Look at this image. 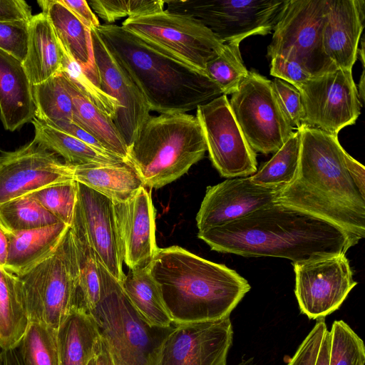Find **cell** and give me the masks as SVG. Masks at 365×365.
<instances>
[{
	"label": "cell",
	"instance_id": "ac0fdd59",
	"mask_svg": "<svg viewBox=\"0 0 365 365\" xmlns=\"http://www.w3.org/2000/svg\"><path fill=\"white\" fill-rule=\"evenodd\" d=\"M82 227L98 261L122 282L123 257L114 202L106 196L78 182L73 219Z\"/></svg>",
	"mask_w": 365,
	"mask_h": 365
},
{
	"label": "cell",
	"instance_id": "3957f363",
	"mask_svg": "<svg viewBox=\"0 0 365 365\" xmlns=\"http://www.w3.org/2000/svg\"><path fill=\"white\" fill-rule=\"evenodd\" d=\"M148 269L175 325L230 317L251 289L234 269L178 246L158 248Z\"/></svg>",
	"mask_w": 365,
	"mask_h": 365
},
{
	"label": "cell",
	"instance_id": "7dc6e473",
	"mask_svg": "<svg viewBox=\"0 0 365 365\" xmlns=\"http://www.w3.org/2000/svg\"><path fill=\"white\" fill-rule=\"evenodd\" d=\"M89 30L98 29L101 24L88 1L85 0H58Z\"/></svg>",
	"mask_w": 365,
	"mask_h": 365
},
{
	"label": "cell",
	"instance_id": "b9f144b4",
	"mask_svg": "<svg viewBox=\"0 0 365 365\" xmlns=\"http://www.w3.org/2000/svg\"><path fill=\"white\" fill-rule=\"evenodd\" d=\"M29 27V21H0V49L21 63L27 55Z\"/></svg>",
	"mask_w": 365,
	"mask_h": 365
},
{
	"label": "cell",
	"instance_id": "816d5d0a",
	"mask_svg": "<svg viewBox=\"0 0 365 365\" xmlns=\"http://www.w3.org/2000/svg\"><path fill=\"white\" fill-rule=\"evenodd\" d=\"M2 365H24L16 347L9 349H1Z\"/></svg>",
	"mask_w": 365,
	"mask_h": 365
},
{
	"label": "cell",
	"instance_id": "52a82bcc",
	"mask_svg": "<svg viewBox=\"0 0 365 365\" xmlns=\"http://www.w3.org/2000/svg\"><path fill=\"white\" fill-rule=\"evenodd\" d=\"M19 277L29 323L57 330L80 305L78 260L70 227L52 255Z\"/></svg>",
	"mask_w": 365,
	"mask_h": 365
},
{
	"label": "cell",
	"instance_id": "8fae6325",
	"mask_svg": "<svg viewBox=\"0 0 365 365\" xmlns=\"http://www.w3.org/2000/svg\"><path fill=\"white\" fill-rule=\"evenodd\" d=\"M229 104L250 148L255 153H274L293 133V128L273 91L272 81L249 71Z\"/></svg>",
	"mask_w": 365,
	"mask_h": 365
},
{
	"label": "cell",
	"instance_id": "2e32d148",
	"mask_svg": "<svg viewBox=\"0 0 365 365\" xmlns=\"http://www.w3.org/2000/svg\"><path fill=\"white\" fill-rule=\"evenodd\" d=\"M75 180L73 165L34 139L0 156V205L45 187Z\"/></svg>",
	"mask_w": 365,
	"mask_h": 365
},
{
	"label": "cell",
	"instance_id": "d4e9b609",
	"mask_svg": "<svg viewBox=\"0 0 365 365\" xmlns=\"http://www.w3.org/2000/svg\"><path fill=\"white\" fill-rule=\"evenodd\" d=\"M38 4L48 18L62 50L94 76L91 31L58 0H40Z\"/></svg>",
	"mask_w": 365,
	"mask_h": 365
},
{
	"label": "cell",
	"instance_id": "11a10c76",
	"mask_svg": "<svg viewBox=\"0 0 365 365\" xmlns=\"http://www.w3.org/2000/svg\"><path fill=\"white\" fill-rule=\"evenodd\" d=\"M238 365H255L252 364V360H248V361H243L240 364H239Z\"/></svg>",
	"mask_w": 365,
	"mask_h": 365
},
{
	"label": "cell",
	"instance_id": "e0dca14e",
	"mask_svg": "<svg viewBox=\"0 0 365 365\" xmlns=\"http://www.w3.org/2000/svg\"><path fill=\"white\" fill-rule=\"evenodd\" d=\"M91 35L98 84L117 101L118 107L113 123L129 148L150 115V108L130 76L107 48L97 29H92Z\"/></svg>",
	"mask_w": 365,
	"mask_h": 365
},
{
	"label": "cell",
	"instance_id": "30bf717a",
	"mask_svg": "<svg viewBox=\"0 0 365 365\" xmlns=\"http://www.w3.org/2000/svg\"><path fill=\"white\" fill-rule=\"evenodd\" d=\"M287 0H169L166 11L200 21L224 43L270 34Z\"/></svg>",
	"mask_w": 365,
	"mask_h": 365
},
{
	"label": "cell",
	"instance_id": "7c38bea8",
	"mask_svg": "<svg viewBox=\"0 0 365 365\" xmlns=\"http://www.w3.org/2000/svg\"><path fill=\"white\" fill-rule=\"evenodd\" d=\"M297 88L303 106L302 125L338 136L361 114L363 103L351 71L337 68L312 77Z\"/></svg>",
	"mask_w": 365,
	"mask_h": 365
},
{
	"label": "cell",
	"instance_id": "d6a6232c",
	"mask_svg": "<svg viewBox=\"0 0 365 365\" xmlns=\"http://www.w3.org/2000/svg\"><path fill=\"white\" fill-rule=\"evenodd\" d=\"M60 222L61 221L46 210L31 193L0 205V227L5 232L32 230Z\"/></svg>",
	"mask_w": 365,
	"mask_h": 365
},
{
	"label": "cell",
	"instance_id": "9a60e30c",
	"mask_svg": "<svg viewBox=\"0 0 365 365\" xmlns=\"http://www.w3.org/2000/svg\"><path fill=\"white\" fill-rule=\"evenodd\" d=\"M233 336L230 317L175 325L155 351L156 365H227Z\"/></svg>",
	"mask_w": 365,
	"mask_h": 365
},
{
	"label": "cell",
	"instance_id": "1f68e13d",
	"mask_svg": "<svg viewBox=\"0 0 365 365\" xmlns=\"http://www.w3.org/2000/svg\"><path fill=\"white\" fill-rule=\"evenodd\" d=\"M70 228L78 260L80 305L90 312L95 309L101 298L98 259L81 225L73 220Z\"/></svg>",
	"mask_w": 365,
	"mask_h": 365
},
{
	"label": "cell",
	"instance_id": "ee69618b",
	"mask_svg": "<svg viewBox=\"0 0 365 365\" xmlns=\"http://www.w3.org/2000/svg\"><path fill=\"white\" fill-rule=\"evenodd\" d=\"M327 330L324 319H317L287 365H314L322 339Z\"/></svg>",
	"mask_w": 365,
	"mask_h": 365
},
{
	"label": "cell",
	"instance_id": "9c48e42d",
	"mask_svg": "<svg viewBox=\"0 0 365 365\" xmlns=\"http://www.w3.org/2000/svg\"><path fill=\"white\" fill-rule=\"evenodd\" d=\"M327 11V0H287L273 29L267 56L295 58L313 77L336 70L322 44Z\"/></svg>",
	"mask_w": 365,
	"mask_h": 365
},
{
	"label": "cell",
	"instance_id": "ffe728a7",
	"mask_svg": "<svg viewBox=\"0 0 365 365\" xmlns=\"http://www.w3.org/2000/svg\"><path fill=\"white\" fill-rule=\"evenodd\" d=\"M123 262L130 269L146 268L158 249L151 193L143 186L128 200L114 202Z\"/></svg>",
	"mask_w": 365,
	"mask_h": 365
},
{
	"label": "cell",
	"instance_id": "9f6ffc18",
	"mask_svg": "<svg viewBox=\"0 0 365 365\" xmlns=\"http://www.w3.org/2000/svg\"><path fill=\"white\" fill-rule=\"evenodd\" d=\"M87 365H96L95 356L88 361Z\"/></svg>",
	"mask_w": 365,
	"mask_h": 365
},
{
	"label": "cell",
	"instance_id": "f546056e",
	"mask_svg": "<svg viewBox=\"0 0 365 365\" xmlns=\"http://www.w3.org/2000/svg\"><path fill=\"white\" fill-rule=\"evenodd\" d=\"M29 320L19 277L0 265V348L16 347Z\"/></svg>",
	"mask_w": 365,
	"mask_h": 365
},
{
	"label": "cell",
	"instance_id": "484cf974",
	"mask_svg": "<svg viewBox=\"0 0 365 365\" xmlns=\"http://www.w3.org/2000/svg\"><path fill=\"white\" fill-rule=\"evenodd\" d=\"M29 31V48L22 63L31 84L36 85L60 73L63 50L43 13L32 16Z\"/></svg>",
	"mask_w": 365,
	"mask_h": 365
},
{
	"label": "cell",
	"instance_id": "c3c4849f",
	"mask_svg": "<svg viewBox=\"0 0 365 365\" xmlns=\"http://www.w3.org/2000/svg\"><path fill=\"white\" fill-rule=\"evenodd\" d=\"M44 123L78 138L95 149L108 153L91 134L72 121L60 120Z\"/></svg>",
	"mask_w": 365,
	"mask_h": 365
},
{
	"label": "cell",
	"instance_id": "6f0895ef",
	"mask_svg": "<svg viewBox=\"0 0 365 365\" xmlns=\"http://www.w3.org/2000/svg\"><path fill=\"white\" fill-rule=\"evenodd\" d=\"M0 365H2V364H1V350H0Z\"/></svg>",
	"mask_w": 365,
	"mask_h": 365
},
{
	"label": "cell",
	"instance_id": "e575fe53",
	"mask_svg": "<svg viewBox=\"0 0 365 365\" xmlns=\"http://www.w3.org/2000/svg\"><path fill=\"white\" fill-rule=\"evenodd\" d=\"M36 107L35 118L43 122L72 121V99L60 73L36 85H32Z\"/></svg>",
	"mask_w": 365,
	"mask_h": 365
},
{
	"label": "cell",
	"instance_id": "f6af8a7d",
	"mask_svg": "<svg viewBox=\"0 0 365 365\" xmlns=\"http://www.w3.org/2000/svg\"><path fill=\"white\" fill-rule=\"evenodd\" d=\"M270 74L298 88L313 76L297 59L275 56L271 58Z\"/></svg>",
	"mask_w": 365,
	"mask_h": 365
},
{
	"label": "cell",
	"instance_id": "8d00e7d4",
	"mask_svg": "<svg viewBox=\"0 0 365 365\" xmlns=\"http://www.w3.org/2000/svg\"><path fill=\"white\" fill-rule=\"evenodd\" d=\"M205 72L223 95L234 93L249 73L242 58L240 43H225L222 51L207 63Z\"/></svg>",
	"mask_w": 365,
	"mask_h": 365
},
{
	"label": "cell",
	"instance_id": "ab89813d",
	"mask_svg": "<svg viewBox=\"0 0 365 365\" xmlns=\"http://www.w3.org/2000/svg\"><path fill=\"white\" fill-rule=\"evenodd\" d=\"M31 195L60 221L71 226L77 201L78 182L69 180L53 184Z\"/></svg>",
	"mask_w": 365,
	"mask_h": 365
},
{
	"label": "cell",
	"instance_id": "681fc988",
	"mask_svg": "<svg viewBox=\"0 0 365 365\" xmlns=\"http://www.w3.org/2000/svg\"><path fill=\"white\" fill-rule=\"evenodd\" d=\"M95 358L96 365H115L107 343L101 335L96 350Z\"/></svg>",
	"mask_w": 365,
	"mask_h": 365
},
{
	"label": "cell",
	"instance_id": "8992f818",
	"mask_svg": "<svg viewBox=\"0 0 365 365\" xmlns=\"http://www.w3.org/2000/svg\"><path fill=\"white\" fill-rule=\"evenodd\" d=\"M98 259V258H97ZM101 298L89 313L96 320L115 365H148L150 355L172 327L148 326L117 280L98 259Z\"/></svg>",
	"mask_w": 365,
	"mask_h": 365
},
{
	"label": "cell",
	"instance_id": "5b68a950",
	"mask_svg": "<svg viewBox=\"0 0 365 365\" xmlns=\"http://www.w3.org/2000/svg\"><path fill=\"white\" fill-rule=\"evenodd\" d=\"M207 146L200 123L187 113L150 115L128 148V161L145 187L160 188L186 173Z\"/></svg>",
	"mask_w": 365,
	"mask_h": 365
},
{
	"label": "cell",
	"instance_id": "ba28073f",
	"mask_svg": "<svg viewBox=\"0 0 365 365\" xmlns=\"http://www.w3.org/2000/svg\"><path fill=\"white\" fill-rule=\"evenodd\" d=\"M121 26L150 47L205 76L207 63L225 48L211 30L187 14L164 10L127 18Z\"/></svg>",
	"mask_w": 365,
	"mask_h": 365
},
{
	"label": "cell",
	"instance_id": "6da1fadb",
	"mask_svg": "<svg viewBox=\"0 0 365 365\" xmlns=\"http://www.w3.org/2000/svg\"><path fill=\"white\" fill-rule=\"evenodd\" d=\"M297 174L279 188L276 202L337 225L358 241L365 237V168L338 136L302 125Z\"/></svg>",
	"mask_w": 365,
	"mask_h": 365
},
{
	"label": "cell",
	"instance_id": "60d3db41",
	"mask_svg": "<svg viewBox=\"0 0 365 365\" xmlns=\"http://www.w3.org/2000/svg\"><path fill=\"white\" fill-rule=\"evenodd\" d=\"M88 5L107 24L125 16L137 17L164 11L162 0H90Z\"/></svg>",
	"mask_w": 365,
	"mask_h": 365
},
{
	"label": "cell",
	"instance_id": "4316f807",
	"mask_svg": "<svg viewBox=\"0 0 365 365\" xmlns=\"http://www.w3.org/2000/svg\"><path fill=\"white\" fill-rule=\"evenodd\" d=\"M74 180L106 196L113 202L133 197L144 182L129 161L111 165H73Z\"/></svg>",
	"mask_w": 365,
	"mask_h": 365
},
{
	"label": "cell",
	"instance_id": "44dd1931",
	"mask_svg": "<svg viewBox=\"0 0 365 365\" xmlns=\"http://www.w3.org/2000/svg\"><path fill=\"white\" fill-rule=\"evenodd\" d=\"M364 18L363 0H327L322 44L327 56L337 68L352 71Z\"/></svg>",
	"mask_w": 365,
	"mask_h": 365
},
{
	"label": "cell",
	"instance_id": "bcb514c9",
	"mask_svg": "<svg viewBox=\"0 0 365 365\" xmlns=\"http://www.w3.org/2000/svg\"><path fill=\"white\" fill-rule=\"evenodd\" d=\"M31 9L23 0H0V21H30Z\"/></svg>",
	"mask_w": 365,
	"mask_h": 365
},
{
	"label": "cell",
	"instance_id": "7402d4cb",
	"mask_svg": "<svg viewBox=\"0 0 365 365\" xmlns=\"http://www.w3.org/2000/svg\"><path fill=\"white\" fill-rule=\"evenodd\" d=\"M32 84L23 63L0 49V118L14 131L35 118Z\"/></svg>",
	"mask_w": 365,
	"mask_h": 365
},
{
	"label": "cell",
	"instance_id": "836d02e7",
	"mask_svg": "<svg viewBox=\"0 0 365 365\" xmlns=\"http://www.w3.org/2000/svg\"><path fill=\"white\" fill-rule=\"evenodd\" d=\"M299 150V134L297 130L270 160L250 176L251 180L264 187H282L289 184L297 172Z\"/></svg>",
	"mask_w": 365,
	"mask_h": 365
},
{
	"label": "cell",
	"instance_id": "4fadbf2b",
	"mask_svg": "<svg viewBox=\"0 0 365 365\" xmlns=\"http://www.w3.org/2000/svg\"><path fill=\"white\" fill-rule=\"evenodd\" d=\"M196 110L210 158L220 175L233 178L254 175L257 170L256 153L245 140L227 96L217 97Z\"/></svg>",
	"mask_w": 365,
	"mask_h": 365
},
{
	"label": "cell",
	"instance_id": "5bb4252c",
	"mask_svg": "<svg viewBox=\"0 0 365 365\" xmlns=\"http://www.w3.org/2000/svg\"><path fill=\"white\" fill-rule=\"evenodd\" d=\"M294 294L309 319H324L339 309L357 284L345 254L293 263Z\"/></svg>",
	"mask_w": 365,
	"mask_h": 365
},
{
	"label": "cell",
	"instance_id": "f907efd6",
	"mask_svg": "<svg viewBox=\"0 0 365 365\" xmlns=\"http://www.w3.org/2000/svg\"><path fill=\"white\" fill-rule=\"evenodd\" d=\"M329 332L327 330L322 339L314 365H329Z\"/></svg>",
	"mask_w": 365,
	"mask_h": 365
},
{
	"label": "cell",
	"instance_id": "f35d334b",
	"mask_svg": "<svg viewBox=\"0 0 365 365\" xmlns=\"http://www.w3.org/2000/svg\"><path fill=\"white\" fill-rule=\"evenodd\" d=\"M60 72L105 115L113 121L118 107L117 101L105 93L86 73L83 67L63 51Z\"/></svg>",
	"mask_w": 365,
	"mask_h": 365
},
{
	"label": "cell",
	"instance_id": "d590c367",
	"mask_svg": "<svg viewBox=\"0 0 365 365\" xmlns=\"http://www.w3.org/2000/svg\"><path fill=\"white\" fill-rule=\"evenodd\" d=\"M24 365H59L56 330L30 322L16 346Z\"/></svg>",
	"mask_w": 365,
	"mask_h": 365
},
{
	"label": "cell",
	"instance_id": "7a4b0ae2",
	"mask_svg": "<svg viewBox=\"0 0 365 365\" xmlns=\"http://www.w3.org/2000/svg\"><path fill=\"white\" fill-rule=\"evenodd\" d=\"M197 237L219 252L281 257L292 264L346 254L359 242L329 221L276 202Z\"/></svg>",
	"mask_w": 365,
	"mask_h": 365
},
{
	"label": "cell",
	"instance_id": "277c9868",
	"mask_svg": "<svg viewBox=\"0 0 365 365\" xmlns=\"http://www.w3.org/2000/svg\"><path fill=\"white\" fill-rule=\"evenodd\" d=\"M96 29L151 110L187 113L223 95L208 76L150 47L121 26L105 24Z\"/></svg>",
	"mask_w": 365,
	"mask_h": 365
},
{
	"label": "cell",
	"instance_id": "7bdbcfd3",
	"mask_svg": "<svg viewBox=\"0 0 365 365\" xmlns=\"http://www.w3.org/2000/svg\"><path fill=\"white\" fill-rule=\"evenodd\" d=\"M273 91L279 105L293 129L302 125L303 106L299 91L291 83L274 78L272 81Z\"/></svg>",
	"mask_w": 365,
	"mask_h": 365
},
{
	"label": "cell",
	"instance_id": "cb8c5ba5",
	"mask_svg": "<svg viewBox=\"0 0 365 365\" xmlns=\"http://www.w3.org/2000/svg\"><path fill=\"white\" fill-rule=\"evenodd\" d=\"M100 338L92 315L83 306L76 307L56 330L59 365H87Z\"/></svg>",
	"mask_w": 365,
	"mask_h": 365
},
{
	"label": "cell",
	"instance_id": "74e56055",
	"mask_svg": "<svg viewBox=\"0 0 365 365\" xmlns=\"http://www.w3.org/2000/svg\"><path fill=\"white\" fill-rule=\"evenodd\" d=\"M329 332V365H364V341L346 322L334 321Z\"/></svg>",
	"mask_w": 365,
	"mask_h": 365
},
{
	"label": "cell",
	"instance_id": "83f0119b",
	"mask_svg": "<svg viewBox=\"0 0 365 365\" xmlns=\"http://www.w3.org/2000/svg\"><path fill=\"white\" fill-rule=\"evenodd\" d=\"M73 103L72 122L91 134L110 153L128 161V148L113 121L92 103L62 73Z\"/></svg>",
	"mask_w": 365,
	"mask_h": 365
},
{
	"label": "cell",
	"instance_id": "f5cc1de1",
	"mask_svg": "<svg viewBox=\"0 0 365 365\" xmlns=\"http://www.w3.org/2000/svg\"><path fill=\"white\" fill-rule=\"evenodd\" d=\"M8 237L4 230L0 227V265L5 268L8 255Z\"/></svg>",
	"mask_w": 365,
	"mask_h": 365
},
{
	"label": "cell",
	"instance_id": "4dcf8cb0",
	"mask_svg": "<svg viewBox=\"0 0 365 365\" xmlns=\"http://www.w3.org/2000/svg\"><path fill=\"white\" fill-rule=\"evenodd\" d=\"M120 283L132 305L148 326L160 329L171 327L172 319L148 267L130 269Z\"/></svg>",
	"mask_w": 365,
	"mask_h": 365
},
{
	"label": "cell",
	"instance_id": "603a6c76",
	"mask_svg": "<svg viewBox=\"0 0 365 365\" xmlns=\"http://www.w3.org/2000/svg\"><path fill=\"white\" fill-rule=\"evenodd\" d=\"M70 226L60 222L43 227L6 232L9 248L5 269L21 277L55 251Z\"/></svg>",
	"mask_w": 365,
	"mask_h": 365
},
{
	"label": "cell",
	"instance_id": "db71d44e",
	"mask_svg": "<svg viewBox=\"0 0 365 365\" xmlns=\"http://www.w3.org/2000/svg\"><path fill=\"white\" fill-rule=\"evenodd\" d=\"M156 349H155L153 351V352L150 355L148 361V365H156V359H155Z\"/></svg>",
	"mask_w": 365,
	"mask_h": 365
},
{
	"label": "cell",
	"instance_id": "f1b7e54d",
	"mask_svg": "<svg viewBox=\"0 0 365 365\" xmlns=\"http://www.w3.org/2000/svg\"><path fill=\"white\" fill-rule=\"evenodd\" d=\"M34 140L50 151L61 155L74 166L111 165L127 161L113 154L95 149L78 138L34 118Z\"/></svg>",
	"mask_w": 365,
	"mask_h": 365
},
{
	"label": "cell",
	"instance_id": "d6986e66",
	"mask_svg": "<svg viewBox=\"0 0 365 365\" xmlns=\"http://www.w3.org/2000/svg\"><path fill=\"white\" fill-rule=\"evenodd\" d=\"M279 188L257 185L250 176L208 186L196 217L198 232L242 218L274 202Z\"/></svg>",
	"mask_w": 365,
	"mask_h": 365
}]
</instances>
